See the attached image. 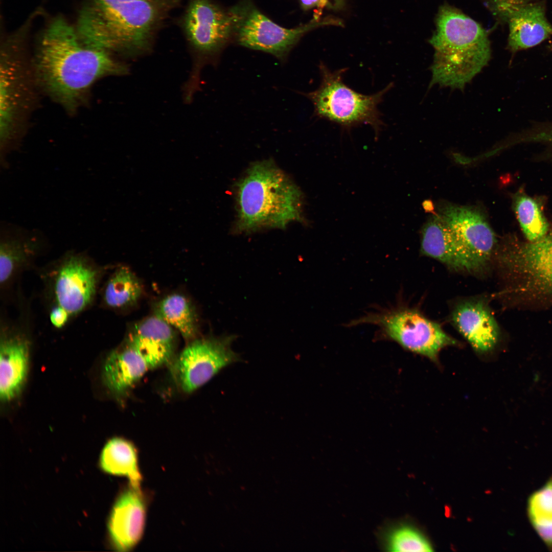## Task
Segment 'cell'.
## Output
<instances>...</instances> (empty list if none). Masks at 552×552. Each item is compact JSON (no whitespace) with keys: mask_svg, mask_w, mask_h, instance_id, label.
I'll list each match as a JSON object with an SVG mask.
<instances>
[{"mask_svg":"<svg viewBox=\"0 0 552 552\" xmlns=\"http://www.w3.org/2000/svg\"><path fill=\"white\" fill-rule=\"evenodd\" d=\"M35 66L42 87L69 112L82 104L97 80L127 74L129 70L110 52L83 41L62 19L54 20L44 33Z\"/></svg>","mask_w":552,"mask_h":552,"instance_id":"cell-1","label":"cell"},{"mask_svg":"<svg viewBox=\"0 0 552 552\" xmlns=\"http://www.w3.org/2000/svg\"><path fill=\"white\" fill-rule=\"evenodd\" d=\"M179 0H90L78 21L87 43L137 55L148 50L155 32Z\"/></svg>","mask_w":552,"mask_h":552,"instance_id":"cell-2","label":"cell"},{"mask_svg":"<svg viewBox=\"0 0 552 552\" xmlns=\"http://www.w3.org/2000/svg\"><path fill=\"white\" fill-rule=\"evenodd\" d=\"M235 230L284 228L306 221L304 197L298 187L271 160L252 164L238 183Z\"/></svg>","mask_w":552,"mask_h":552,"instance_id":"cell-3","label":"cell"},{"mask_svg":"<svg viewBox=\"0 0 552 552\" xmlns=\"http://www.w3.org/2000/svg\"><path fill=\"white\" fill-rule=\"evenodd\" d=\"M429 39L434 50L430 86L463 89L491 58L488 33L475 20L447 4L439 9Z\"/></svg>","mask_w":552,"mask_h":552,"instance_id":"cell-4","label":"cell"},{"mask_svg":"<svg viewBox=\"0 0 552 552\" xmlns=\"http://www.w3.org/2000/svg\"><path fill=\"white\" fill-rule=\"evenodd\" d=\"M319 67V87L305 94L313 104L315 116L347 128L369 125L377 137L384 125L378 106L393 84L375 94L363 95L345 84L343 75L347 70L332 71L323 63Z\"/></svg>","mask_w":552,"mask_h":552,"instance_id":"cell-5","label":"cell"},{"mask_svg":"<svg viewBox=\"0 0 552 552\" xmlns=\"http://www.w3.org/2000/svg\"><path fill=\"white\" fill-rule=\"evenodd\" d=\"M374 325L388 338L405 349L436 361L444 348L457 342L442 327L417 310L408 308L384 309L372 312L350 322L347 326Z\"/></svg>","mask_w":552,"mask_h":552,"instance_id":"cell-6","label":"cell"},{"mask_svg":"<svg viewBox=\"0 0 552 552\" xmlns=\"http://www.w3.org/2000/svg\"><path fill=\"white\" fill-rule=\"evenodd\" d=\"M235 18L234 37L243 47L272 54L284 60L300 38L309 31L323 26L342 25L333 18L313 17L308 23L295 28L279 26L260 11L249 0L231 8Z\"/></svg>","mask_w":552,"mask_h":552,"instance_id":"cell-7","label":"cell"},{"mask_svg":"<svg viewBox=\"0 0 552 552\" xmlns=\"http://www.w3.org/2000/svg\"><path fill=\"white\" fill-rule=\"evenodd\" d=\"M185 35L195 57L194 72L187 90L194 93L201 63L213 57L234 36L235 18L212 0H189L181 20Z\"/></svg>","mask_w":552,"mask_h":552,"instance_id":"cell-8","label":"cell"},{"mask_svg":"<svg viewBox=\"0 0 552 552\" xmlns=\"http://www.w3.org/2000/svg\"><path fill=\"white\" fill-rule=\"evenodd\" d=\"M495 253L510 272L520 279V291L535 296L552 295V228L532 242L505 237Z\"/></svg>","mask_w":552,"mask_h":552,"instance_id":"cell-9","label":"cell"},{"mask_svg":"<svg viewBox=\"0 0 552 552\" xmlns=\"http://www.w3.org/2000/svg\"><path fill=\"white\" fill-rule=\"evenodd\" d=\"M437 214L478 271L485 268L494 256L498 241L482 212L473 206L444 203L439 205Z\"/></svg>","mask_w":552,"mask_h":552,"instance_id":"cell-10","label":"cell"},{"mask_svg":"<svg viewBox=\"0 0 552 552\" xmlns=\"http://www.w3.org/2000/svg\"><path fill=\"white\" fill-rule=\"evenodd\" d=\"M234 337L196 340L189 344L177 358L175 375L186 393L198 389L221 370L236 362L238 356L232 350Z\"/></svg>","mask_w":552,"mask_h":552,"instance_id":"cell-11","label":"cell"},{"mask_svg":"<svg viewBox=\"0 0 552 552\" xmlns=\"http://www.w3.org/2000/svg\"><path fill=\"white\" fill-rule=\"evenodd\" d=\"M20 59L4 51L0 63L1 159L15 148L17 125L27 105L26 75Z\"/></svg>","mask_w":552,"mask_h":552,"instance_id":"cell-12","label":"cell"},{"mask_svg":"<svg viewBox=\"0 0 552 552\" xmlns=\"http://www.w3.org/2000/svg\"><path fill=\"white\" fill-rule=\"evenodd\" d=\"M148 499L140 486L129 483L119 493L110 511L108 532L113 547L120 551L134 548L145 527Z\"/></svg>","mask_w":552,"mask_h":552,"instance_id":"cell-13","label":"cell"},{"mask_svg":"<svg viewBox=\"0 0 552 552\" xmlns=\"http://www.w3.org/2000/svg\"><path fill=\"white\" fill-rule=\"evenodd\" d=\"M98 278V271L85 258L80 255L68 257L59 268L55 280L58 305L70 314L83 310L95 294Z\"/></svg>","mask_w":552,"mask_h":552,"instance_id":"cell-14","label":"cell"},{"mask_svg":"<svg viewBox=\"0 0 552 552\" xmlns=\"http://www.w3.org/2000/svg\"><path fill=\"white\" fill-rule=\"evenodd\" d=\"M451 319L454 327L477 352L486 353L497 344L499 330L487 303L470 300L458 304Z\"/></svg>","mask_w":552,"mask_h":552,"instance_id":"cell-15","label":"cell"},{"mask_svg":"<svg viewBox=\"0 0 552 552\" xmlns=\"http://www.w3.org/2000/svg\"><path fill=\"white\" fill-rule=\"evenodd\" d=\"M174 329L156 315L143 319L133 327L129 346L146 362L148 368H155L171 358L175 348Z\"/></svg>","mask_w":552,"mask_h":552,"instance_id":"cell-16","label":"cell"},{"mask_svg":"<svg viewBox=\"0 0 552 552\" xmlns=\"http://www.w3.org/2000/svg\"><path fill=\"white\" fill-rule=\"evenodd\" d=\"M421 252L434 259L450 270L478 272L473 263L460 250L443 219L434 214L421 230Z\"/></svg>","mask_w":552,"mask_h":552,"instance_id":"cell-17","label":"cell"},{"mask_svg":"<svg viewBox=\"0 0 552 552\" xmlns=\"http://www.w3.org/2000/svg\"><path fill=\"white\" fill-rule=\"evenodd\" d=\"M503 18L509 26L508 46L514 52L535 46L552 35V26L540 4L517 7Z\"/></svg>","mask_w":552,"mask_h":552,"instance_id":"cell-18","label":"cell"},{"mask_svg":"<svg viewBox=\"0 0 552 552\" xmlns=\"http://www.w3.org/2000/svg\"><path fill=\"white\" fill-rule=\"evenodd\" d=\"M0 229V281L4 284L44 238L38 229L29 230L6 222L1 223Z\"/></svg>","mask_w":552,"mask_h":552,"instance_id":"cell-19","label":"cell"},{"mask_svg":"<svg viewBox=\"0 0 552 552\" xmlns=\"http://www.w3.org/2000/svg\"><path fill=\"white\" fill-rule=\"evenodd\" d=\"M29 347L19 336L4 339L1 345L0 394L4 401L10 400L20 392L27 377Z\"/></svg>","mask_w":552,"mask_h":552,"instance_id":"cell-20","label":"cell"},{"mask_svg":"<svg viewBox=\"0 0 552 552\" xmlns=\"http://www.w3.org/2000/svg\"><path fill=\"white\" fill-rule=\"evenodd\" d=\"M148 366L140 354L129 345L112 352L103 369V377L108 388L113 392H125L140 380Z\"/></svg>","mask_w":552,"mask_h":552,"instance_id":"cell-21","label":"cell"},{"mask_svg":"<svg viewBox=\"0 0 552 552\" xmlns=\"http://www.w3.org/2000/svg\"><path fill=\"white\" fill-rule=\"evenodd\" d=\"M99 464L105 473L127 477L130 484L140 486L143 479L138 452L134 444L122 438L109 440L101 453Z\"/></svg>","mask_w":552,"mask_h":552,"instance_id":"cell-22","label":"cell"},{"mask_svg":"<svg viewBox=\"0 0 552 552\" xmlns=\"http://www.w3.org/2000/svg\"><path fill=\"white\" fill-rule=\"evenodd\" d=\"M376 536L380 548L385 551H432L424 536L407 522L387 520L378 529Z\"/></svg>","mask_w":552,"mask_h":552,"instance_id":"cell-23","label":"cell"},{"mask_svg":"<svg viewBox=\"0 0 552 552\" xmlns=\"http://www.w3.org/2000/svg\"><path fill=\"white\" fill-rule=\"evenodd\" d=\"M155 311V315L176 329L185 339H192L196 335V313L186 296L177 293L167 295L158 303Z\"/></svg>","mask_w":552,"mask_h":552,"instance_id":"cell-24","label":"cell"},{"mask_svg":"<svg viewBox=\"0 0 552 552\" xmlns=\"http://www.w3.org/2000/svg\"><path fill=\"white\" fill-rule=\"evenodd\" d=\"M526 512L532 527L544 544L552 550V476L530 495Z\"/></svg>","mask_w":552,"mask_h":552,"instance_id":"cell-25","label":"cell"},{"mask_svg":"<svg viewBox=\"0 0 552 552\" xmlns=\"http://www.w3.org/2000/svg\"><path fill=\"white\" fill-rule=\"evenodd\" d=\"M142 293V285L137 277L128 268L122 266L107 281L104 301L112 308H126L136 303Z\"/></svg>","mask_w":552,"mask_h":552,"instance_id":"cell-26","label":"cell"},{"mask_svg":"<svg viewBox=\"0 0 552 552\" xmlns=\"http://www.w3.org/2000/svg\"><path fill=\"white\" fill-rule=\"evenodd\" d=\"M513 206L528 241H536L548 232V223L540 204L535 199L523 192H518L514 196Z\"/></svg>","mask_w":552,"mask_h":552,"instance_id":"cell-27","label":"cell"},{"mask_svg":"<svg viewBox=\"0 0 552 552\" xmlns=\"http://www.w3.org/2000/svg\"><path fill=\"white\" fill-rule=\"evenodd\" d=\"M302 9L308 11L313 8L318 10L314 16L320 18L324 9L340 10L343 8L344 0H298Z\"/></svg>","mask_w":552,"mask_h":552,"instance_id":"cell-28","label":"cell"},{"mask_svg":"<svg viewBox=\"0 0 552 552\" xmlns=\"http://www.w3.org/2000/svg\"><path fill=\"white\" fill-rule=\"evenodd\" d=\"M530 0H487L488 5L493 12L499 16H504L513 9L529 3Z\"/></svg>","mask_w":552,"mask_h":552,"instance_id":"cell-29","label":"cell"},{"mask_svg":"<svg viewBox=\"0 0 552 552\" xmlns=\"http://www.w3.org/2000/svg\"><path fill=\"white\" fill-rule=\"evenodd\" d=\"M70 313L63 307L58 305L54 308L50 312V319L52 324L56 328H60L65 325L67 322Z\"/></svg>","mask_w":552,"mask_h":552,"instance_id":"cell-30","label":"cell"},{"mask_svg":"<svg viewBox=\"0 0 552 552\" xmlns=\"http://www.w3.org/2000/svg\"><path fill=\"white\" fill-rule=\"evenodd\" d=\"M524 140L527 142L549 143L552 145V128L548 130L535 133L527 138H525Z\"/></svg>","mask_w":552,"mask_h":552,"instance_id":"cell-31","label":"cell"}]
</instances>
